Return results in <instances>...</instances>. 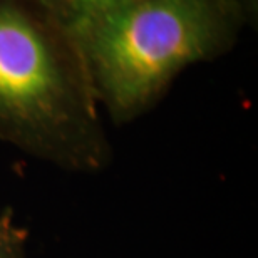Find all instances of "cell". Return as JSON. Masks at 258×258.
I'll list each match as a JSON object with an SVG mask.
<instances>
[{
    "label": "cell",
    "instance_id": "1",
    "mask_svg": "<svg viewBox=\"0 0 258 258\" xmlns=\"http://www.w3.org/2000/svg\"><path fill=\"white\" fill-rule=\"evenodd\" d=\"M0 139L72 171L111 148L69 29L35 0H0Z\"/></svg>",
    "mask_w": 258,
    "mask_h": 258
},
{
    "label": "cell",
    "instance_id": "2",
    "mask_svg": "<svg viewBox=\"0 0 258 258\" xmlns=\"http://www.w3.org/2000/svg\"><path fill=\"white\" fill-rule=\"evenodd\" d=\"M246 20L236 0H129L69 32L97 102L126 122L186 67L228 52Z\"/></svg>",
    "mask_w": 258,
    "mask_h": 258
},
{
    "label": "cell",
    "instance_id": "3",
    "mask_svg": "<svg viewBox=\"0 0 258 258\" xmlns=\"http://www.w3.org/2000/svg\"><path fill=\"white\" fill-rule=\"evenodd\" d=\"M49 10L67 29L92 19L107 10L119 7L129 0H35Z\"/></svg>",
    "mask_w": 258,
    "mask_h": 258
},
{
    "label": "cell",
    "instance_id": "4",
    "mask_svg": "<svg viewBox=\"0 0 258 258\" xmlns=\"http://www.w3.org/2000/svg\"><path fill=\"white\" fill-rule=\"evenodd\" d=\"M27 230L14 218L10 210L0 215V258H25Z\"/></svg>",
    "mask_w": 258,
    "mask_h": 258
},
{
    "label": "cell",
    "instance_id": "5",
    "mask_svg": "<svg viewBox=\"0 0 258 258\" xmlns=\"http://www.w3.org/2000/svg\"><path fill=\"white\" fill-rule=\"evenodd\" d=\"M241 9L245 10L246 17L248 20H251V17H256V12H258V0H236Z\"/></svg>",
    "mask_w": 258,
    "mask_h": 258
}]
</instances>
